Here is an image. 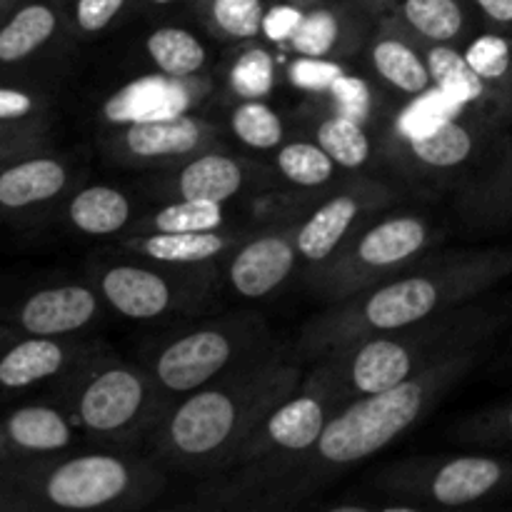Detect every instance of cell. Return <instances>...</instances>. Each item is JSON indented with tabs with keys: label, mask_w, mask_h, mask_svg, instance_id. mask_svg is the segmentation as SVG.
Segmentation results:
<instances>
[{
	"label": "cell",
	"mask_w": 512,
	"mask_h": 512,
	"mask_svg": "<svg viewBox=\"0 0 512 512\" xmlns=\"http://www.w3.org/2000/svg\"><path fill=\"white\" fill-rule=\"evenodd\" d=\"M223 223V203L180 198L150 215L145 228L148 233H203V230H220Z\"/></svg>",
	"instance_id": "cell-30"
},
{
	"label": "cell",
	"mask_w": 512,
	"mask_h": 512,
	"mask_svg": "<svg viewBox=\"0 0 512 512\" xmlns=\"http://www.w3.org/2000/svg\"><path fill=\"white\" fill-rule=\"evenodd\" d=\"M380 195L383 190H353V193L333 195L323 205H318L295 228V245H298L300 258L310 265H320L333 258Z\"/></svg>",
	"instance_id": "cell-13"
},
{
	"label": "cell",
	"mask_w": 512,
	"mask_h": 512,
	"mask_svg": "<svg viewBox=\"0 0 512 512\" xmlns=\"http://www.w3.org/2000/svg\"><path fill=\"white\" fill-rule=\"evenodd\" d=\"M148 3H155V5H168V3H173V0H148Z\"/></svg>",
	"instance_id": "cell-49"
},
{
	"label": "cell",
	"mask_w": 512,
	"mask_h": 512,
	"mask_svg": "<svg viewBox=\"0 0 512 512\" xmlns=\"http://www.w3.org/2000/svg\"><path fill=\"white\" fill-rule=\"evenodd\" d=\"M473 5L493 30L512 35V0H473Z\"/></svg>",
	"instance_id": "cell-45"
},
{
	"label": "cell",
	"mask_w": 512,
	"mask_h": 512,
	"mask_svg": "<svg viewBox=\"0 0 512 512\" xmlns=\"http://www.w3.org/2000/svg\"><path fill=\"white\" fill-rule=\"evenodd\" d=\"M230 130L253 150H275L285 140L283 118L263 100H243L230 113Z\"/></svg>",
	"instance_id": "cell-32"
},
{
	"label": "cell",
	"mask_w": 512,
	"mask_h": 512,
	"mask_svg": "<svg viewBox=\"0 0 512 512\" xmlns=\"http://www.w3.org/2000/svg\"><path fill=\"white\" fill-rule=\"evenodd\" d=\"M510 275L512 248L423 255L395 278L330 303L328 310L305 325L295 353L300 360L315 363L358 340L410 328L433 315L473 303Z\"/></svg>",
	"instance_id": "cell-1"
},
{
	"label": "cell",
	"mask_w": 512,
	"mask_h": 512,
	"mask_svg": "<svg viewBox=\"0 0 512 512\" xmlns=\"http://www.w3.org/2000/svg\"><path fill=\"white\" fill-rule=\"evenodd\" d=\"M295 230H275L248 240L228 265L230 288L240 298L258 300L278 290L298 263Z\"/></svg>",
	"instance_id": "cell-12"
},
{
	"label": "cell",
	"mask_w": 512,
	"mask_h": 512,
	"mask_svg": "<svg viewBox=\"0 0 512 512\" xmlns=\"http://www.w3.org/2000/svg\"><path fill=\"white\" fill-rule=\"evenodd\" d=\"M25 508H30L28 500H25L13 485H8V480H0V512L25 510Z\"/></svg>",
	"instance_id": "cell-46"
},
{
	"label": "cell",
	"mask_w": 512,
	"mask_h": 512,
	"mask_svg": "<svg viewBox=\"0 0 512 512\" xmlns=\"http://www.w3.org/2000/svg\"><path fill=\"white\" fill-rule=\"evenodd\" d=\"M343 38V20L333 8H313L303 15L298 30L290 38V48L298 55L328 58Z\"/></svg>",
	"instance_id": "cell-34"
},
{
	"label": "cell",
	"mask_w": 512,
	"mask_h": 512,
	"mask_svg": "<svg viewBox=\"0 0 512 512\" xmlns=\"http://www.w3.org/2000/svg\"><path fill=\"white\" fill-rule=\"evenodd\" d=\"M193 105V88L188 80L170 78V75H150V78L133 80L120 88L105 103V120L115 125L145 123V120L178 118L188 113Z\"/></svg>",
	"instance_id": "cell-17"
},
{
	"label": "cell",
	"mask_w": 512,
	"mask_h": 512,
	"mask_svg": "<svg viewBox=\"0 0 512 512\" xmlns=\"http://www.w3.org/2000/svg\"><path fill=\"white\" fill-rule=\"evenodd\" d=\"M13 455H55L68 450L75 440L73 423L55 405L33 403L10 410L0 420Z\"/></svg>",
	"instance_id": "cell-20"
},
{
	"label": "cell",
	"mask_w": 512,
	"mask_h": 512,
	"mask_svg": "<svg viewBox=\"0 0 512 512\" xmlns=\"http://www.w3.org/2000/svg\"><path fill=\"white\" fill-rule=\"evenodd\" d=\"M263 338L265 328L258 320H230L195 328L160 350L153 378L165 398H185L263 350Z\"/></svg>",
	"instance_id": "cell-7"
},
{
	"label": "cell",
	"mask_w": 512,
	"mask_h": 512,
	"mask_svg": "<svg viewBox=\"0 0 512 512\" xmlns=\"http://www.w3.org/2000/svg\"><path fill=\"white\" fill-rule=\"evenodd\" d=\"M10 3H13V0H0V10H5V8H8Z\"/></svg>",
	"instance_id": "cell-50"
},
{
	"label": "cell",
	"mask_w": 512,
	"mask_h": 512,
	"mask_svg": "<svg viewBox=\"0 0 512 512\" xmlns=\"http://www.w3.org/2000/svg\"><path fill=\"white\" fill-rule=\"evenodd\" d=\"M145 50L160 73L178 80H190L198 75L208 58L200 38H195L190 30L173 28V25L153 30L145 40Z\"/></svg>",
	"instance_id": "cell-27"
},
{
	"label": "cell",
	"mask_w": 512,
	"mask_h": 512,
	"mask_svg": "<svg viewBox=\"0 0 512 512\" xmlns=\"http://www.w3.org/2000/svg\"><path fill=\"white\" fill-rule=\"evenodd\" d=\"M275 165L280 175L298 188H320L335 175V160L318 143H305V140L280 145Z\"/></svg>",
	"instance_id": "cell-31"
},
{
	"label": "cell",
	"mask_w": 512,
	"mask_h": 512,
	"mask_svg": "<svg viewBox=\"0 0 512 512\" xmlns=\"http://www.w3.org/2000/svg\"><path fill=\"white\" fill-rule=\"evenodd\" d=\"M245 168L240 160L225 153L195 155L175 175V193L188 200H213L228 203L243 190Z\"/></svg>",
	"instance_id": "cell-21"
},
{
	"label": "cell",
	"mask_w": 512,
	"mask_h": 512,
	"mask_svg": "<svg viewBox=\"0 0 512 512\" xmlns=\"http://www.w3.org/2000/svg\"><path fill=\"white\" fill-rule=\"evenodd\" d=\"M463 53L512 120V35L490 30L470 40Z\"/></svg>",
	"instance_id": "cell-26"
},
{
	"label": "cell",
	"mask_w": 512,
	"mask_h": 512,
	"mask_svg": "<svg viewBox=\"0 0 512 512\" xmlns=\"http://www.w3.org/2000/svg\"><path fill=\"white\" fill-rule=\"evenodd\" d=\"M400 15L405 25L428 43H453L468 25L463 0H403Z\"/></svg>",
	"instance_id": "cell-28"
},
{
	"label": "cell",
	"mask_w": 512,
	"mask_h": 512,
	"mask_svg": "<svg viewBox=\"0 0 512 512\" xmlns=\"http://www.w3.org/2000/svg\"><path fill=\"white\" fill-rule=\"evenodd\" d=\"M340 408L343 405L335 403L325 390H320L318 385L308 383L303 378V385H300L298 393L285 398L263 420L258 433L253 435L248 448L240 455L238 465H245V468H263V465L283 463V460L308 453L318 443L330 415Z\"/></svg>",
	"instance_id": "cell-9"
},
{
	"label": "cell",
	"mask_w": 512,
	"mask_h": 512,
	"mask_svg": "<svg viewBox=\"0 0 512 512\" xmlns=\"http://www.w3.org/2000/svg\"><path fill=\"white\" fill-rule=\"evenodd\" d=\"M70 170L55 155H15L0 160V213L18 215L43 208L65 193Z\"/></svg>",
	"instance_id": "cell-14"
},
{
	"label": "cell",
	"mask_w": 512,
	"mask_h": 512,
	"mask_svg": "<svg viewBox=\"0 0 512 512\" xmlns=\"http://www.w3.org/2000/svg\"><path fill=\"white\" fill-rule=\"evenodd\" d=\"M493 133H498V130L485 128V125L475 123V120L448 118L438 128L430 130L428 135L403 140V145L408 150L410 160H415L423 168L450 173V170H458L463 165L473 163L480 155L483 140Z\"/></svg>",
	"instance_id": "cell-18"
},
{
	"label": "cell",
	"mask_w": 512,
	"mask_h": 512,
	"mask_svg": "<svg viewBox=\"0 0 512 512\" xmlns=\"http://www.w3.org/2000/svg\"><path fill=\"white\" fill-rule=\"evenodd\" d=\"M75 358L73 345L65 338L23 335L0 345V390L23 393L58 378L70 368Z\"/></svg>",
	"instance_id": "cell-15"
},
{
	"label": "cell",
	"mask_w": 512,
	"mask_h": 512,
	"mask_svg": "<svg viewBox=\"0 0 512 512\" xmlns=\"http://www.w3.org/2000/svg\"><path fill=\"white\" fill-rule=\"evenodd\" d=\"M163 390L153 373L130 365L95 370L75 398V420L98 438H125L135 430H150L160 413Z\"/></svg>",
	"instance_id": "cell-8"
},
{
	"label": "cell",
	"mask_w": 512,
	"mask_h": 512,
	"mask_svg": "<svg viewBox=\"0 0 512 512\" xmlns=\"http://www.w3.org/2000/svg\"><path fill=\"white\" fill-rule=\"evenodd\" d=\"M13 330H10V328H5V325H0V345H3L5 343V340H10V338H13Z\"/></svg>",
	"instance_id": "cell-48"
},
{
	"label": "cell",
	"mask_w": 512,
	"mask_h": 512,
	"mask_svg": "<svg viewBox=\"0 0 512 512\" xmlns=\"http://www.w3.org/2000/svg\"><path fill=\"white\" fill-rule=\"evenodd\" d=\"M100 298L93 288L80 283L50 285L30 293L15 310V323L25 335L68 338L88 328L100 313Z\"/></svg>",
	"instance_id": "cell-11"
},
{
	"label": "cell",
	"mask_w": 512,
	"mask_h": 512,
	"mask_svg": "<svg viewBox=\"0 0 512 512\" xmlns=\"http://www.w3.org/2000/svg\"><path fill=\"white\" fill-rule=\"evenodd\" d=\"M40 100L25 88L0 85V123H30L38 115Z\"/></svg>",
	"instance_id": "cell-43"
},
{
	"label": "cell",
	"mask_w": 512,
	"mask_h": 512,
	"mask_svg": "<svg viewBox=\"0 0 512 512\" xmlns=\"http://www.w3.org/2000/svg\"><path fill=\"white\" fill-rule=\"evenodd\" d=\"M65 215L78 233L105 238L120 233L130 223L133 205L128 195L113 185H88L70 198Z\"/></svg>",
	"instance_id": "cell-23"
},
{
	"label": "cell",
	"mask_w": 512,
	"mask_h": 512,
	"mask_svg": "<svg viewBox=\"0 0 512 512\" xmlns=\"http://www.w3.org/2000/svg\"><path fill=\"white\" fill-rule=\"evenodd\" d=\"M370 60H373L375 73L390 88L400 90L408 98H418L425 90L433 88L425 55H420L400 35H378L370 45Z\"/></svg>",
	"instance_id": "cell-24"
},
{
	"label": "cell",
	"mask_w": 512,
	"mask_h": 512,
	"mask_svg": "<svg viewBox=\"0 0 512 512\" xmlns=\"http://www.w3.org/2000/svg\"><path fill=\"white\" fill-rule=\"evenodd\" d=\"M485 350L450 355L395 388L348 400L330 415L318 443L308 453L283 463L248 468L245 483L268 495V505L295 503L325 478L373 458L408 433L478 365Z\"/></svg>",
	"instance_id": "cell-2"
},
{
	"label": "cell",
	"mask_w": 512,
	"mask_h": 512,
	"mask_svg": "<svg viewBox=\"0 0 512 512\" xmlns=\"http://www.w3.org/2000/svg\"><path fill=\"white\" fill-rule=\"evenodd\" d=\"M128 248L135 255L155 260L165 265H198L218 258L228 248V238L218 230H203V233H148L133 238Z\"/></svg>",
	"instance_id": "cell-25"
},
{
	"label": "cell",
	"mask_w": 512,
	"mask_h": 512,
	"mask_svg": "<svg viewBox=\"0 0 512 512\" xmlns=\"http://www.w3.org/2000/svg\"><path fill=\"white\" fill-rule=\"evenodd\" d=\"M13 485L30 508L110 510L145 505L163 488L158 470L143 460L113 453H85L50 460L13 475Z\"/></svg>",
	"instance_id": "cell-5"
},
{
	"label": "cell",
	"mask_w": 512,
	"mask_h": 512,
	"mask_svg": "<svg viewBox=\"0 0 512 512\" xmlns=\"http://www.w3.org/2000/svg\"><path fill=\"white\" fill-rule=\"evenodd\" d=\"M275 85V60L265 48H248L230 68V88L243 100H263Z\"/></svg>",
	"instance_id": "cell-35"
},
{
	"label": "cell",
	"mask_w": 512,
	"mask_h": 512,
	"mask_svg": "<svg viewBox=\"0 0 512 512\" xmlns=\"http://www.w3.org/2000/svg\"><path fill=\"white\" fill-rule=\"evenodd\" d=\"M105 303L130 320H155L175 305V288L163 273L143 265H110L100 275Z\"/></svg>",
	"instance_id": "cell-16"
},
{
	"label": "cell",
	"mask_w": 512,
	"mask_h": 512,
	"mask_svg": "<svg viewBox=\"0 0 512 512\" xmlns=\"http://www.w3.org/2000/svg\"><path fill=\"white\" fill-rule=\"evenodd\" d=\"M263 0H210V18L228 38L248 40L263 30Z\"/></svg>",
	"instance_id": "cell-36"
},
{
	"label": "cell",
	"mask_w": 512,
	"mask_h": 512,
	"mask_svg": "<svg viewBox=\"0 0 512 512\" xmlns=\"http://www.w3.org/2000/svg\"><path fill=\"white\" fill-rule=\"evenodd\" d=\"M478 203L490 215H512V150H505L500 163L493 168V175L480 185Z\"/></svg>",
	"instance_id": "cell-38"
},
{
	"label": "cell",
	"mask_w": 512,
	"mask_h": 512,
	"mask_svg": "<svg viewBox=\"0 0 512 512\" xmlns=\"http://www.w3.org/2000/svg\"><path fill=\"white\" fill-rule=\"evenodd\" d=\"M343 65L328 58H313V55H300L288 68V78L295 88L305 93H330L335 80L343 75Z\"/></svg>",
	"instance_id": "cell-37"
},
{
	"label": "cell",
	"mask_w": 512,
	"mask_h": 512,
	"mask_svg": "<svg viewBox=\"0 0 512 512\" xmlns=\"http://www.w3.org/2000/svg\"><path fill=\"white\" fill-rule=\"evenodd\" d=\"M430 240L433 230L420 215H388L350 235L333 258L308 275V283L318 298L338 303L403 273L428 255Z\"/></svg>",
	"instance_id": "cell-6"
},
{
	"label": "cell",
	"mask_w": 512,
	"mask_h": 512,
	"mask_svg": "<svg viewBox=\"0 0 512 512\" xmlns=\"http://www.w3.org/2000/svg\"><path fill=\"white\" fill-rule=\"evenodd\" d=\"M300 385L295 350H258L215 383L178 398L150 433L155 458L188 473L233 468L263 420Z\"/></svg>",
	"instance_id": "cell-3"
},
{
	"label": "cell",
	"mask_w": 512,
	"mask_h": 512,
	"mask_svg": "<svg viewBox=\"0 0 512 512\" xmlns=\"http://www.w3.org/2000/svg\"><path fill=\"white\" fill-rule=\"evenodd\" d=\"M120 145L135 160L185 158L210 140V130L190 115L125 125Z\"/></svg>",
	"instance_id": "cell-19"
},
{
	"label": "cell",
	"mask_w": 512,
	"mask_h": 512,
	"mask_svg": "<svg viewBox=\"0 0 512 512\" xmlns=\"http://www.w3.org/2000/svg\"><path fill=\"white\" fill-rule=\"evenodd\" d=\"M38 145V130L30 123H0V160L15 158Z\"/></svg>",
	"instance_id": "cell-44"
},
{
	"label": "cell",
	"mask_w": 512,
	"mask_h": 512,
	"mask_svg": "<svg viewBox=\"0 0 512 512\" xmlns=\"http://www.w3.org/2000/svg\"><path fill=\"white\" fill-rule=\"evenodd\" d=\"M330 95L335 100V113L350 115V118L365 123L373 108V90L365 83L363 78H355V75L343 73L335 85L330 88Z\"/></svg>",
	"instance_id": "cell-40"
},
{
	"label": "cell",
	"mask_w": 512,
	"mask_h": 512,
	"mask_svg": "<svg viewBox=\"0 0 512 512\" xmlns=\"http://www.w3.org/2000/svg\"><path fill=\"white\" fill-rule=\"evenodd\" d=\"M58 33V10L43 0L15 8L0 23V65H18L43 50Z\"/></svg>",
	"instance_id": "cell-22"
},
{
	"label": "cell",
	"mask_w": 512,
	"mask_h": 512,
	"mask_svg": "<svg viewBox=\"0 0 512 512\" xmlns=\"http://www.w3.org/2000/svg\"><path fill=\"white\" fill-rule=\"evenodd\" d=\"M460 435L468 440H478V443L512 445V403L485 410V413L470 418Z\"/></svg>",
	"instance_id": "cell-39"
},
{
	"label": "cell",
	"mask_w": 512,
	"mask_h": 512,
	"mask_svg": "<svg viewBox=\"0 0 512 512\" xmlns=\"http://www.w3.org/2000/svg\"><path fill=\"white\" fill-rule=\"evenodd\" d=\"M448 118H465L463 108L445 93H440L438 88H430L418 98H413L408 110L395 123V133L400 135V140H413L420 135H428L430 130L438 128Z\"/></svg>",
	"instance_id": "cell-33"
},
{
	"label": "cell",
	"mask_w": 512,
	"mask_h": 512,
	"mask_svg": "<svg viewBox=\"0 0 512 512\" xmlns=\"http://www.w3.org/2000/svg\"><path fill=\"white\" fill-rule=\"evenodd\" d=\"M423 480V493L428 503L440 508H468L483 503L512 488V463L490 455H460L433 463L425 470H415Z\"/></svg>",
	"instance_id": "cell-10"
},
{
	"label": "cell",
	"mask_w": 512,
	"mask_h": 512,
	"mask_svg": "<svg viewBox=\"0 0 512 512\" xmlns=\"http://www.w3.org/2000/svg\"><path fill=\"white\" fill-rule=\"evenodd\" d=\"M483 298L323 355L305 380L345 405L360 395L395 388L450 355L488 348L490 338L512 323V298Z\"/></svg>",
	"instance_id": "cell-4"
},
{
	"label": "cell",
	"mask_w": 512,
	"mask_h": 512,
	"mask_svg": "<svg viewBox=\"0 0 512 512\" xmlns=\"http://www.w3.org/2000/svg\"><path fill=\"white\" fill-rule=\"evenodd\" d=\"M303 15L305 10H300L298 5H273L270 10H265L260 35H263L265 40H270V43H290V38H293L295 30H298Z\"/></svg>",
	"instance_id": "cell-42"
},
{
	"label": "cell",
	"mask_w": 512,
	"mask_h": 512,
	"mask_svg": "<svg viewBox=\"0 0 512 512\" xmlns=\"http://www.w3.org/2000/svg\"><path fill=\"white\" fill-rule=\"evenodd\" d=\"M318 145L335 160L338 168L358 170L373 155V143L365 133L363 123L350 115L335 113L318 125Z\"/></svg>",
	"instance_id": "cell-29"
},
{
	"label": "cell",
	"mask_w": 512,
	"mask_h": 512,
	"mask_svg": "<svg viewBox=\"0 0 512 512\" xmlns=\"http://www.w3.org/2000/svg\"><path fill=\"white\" fill-rule=\"evenodd\" d=\"M13 455V450L8 448V440H5L3 430H0V460H8Z\"/></svg>",
	"instance_id": "cell-47"
},
{
	"label": "cell",
	"mask_w": 512,
	"mask_h": 512,
	"mask_svg": "<svg viewBox=\"0 0 512 512\" xmlns=\"http://www.w3.org/2000/svg\"><path fill=\"white\" fill-rule=\"evenodd\" d=\"M125 0H75V25L83 33H103L120 15Z\"/></svg>",
	"instance_id": "cell-41"
}]
</instances>
